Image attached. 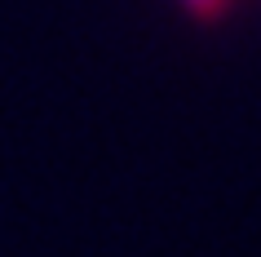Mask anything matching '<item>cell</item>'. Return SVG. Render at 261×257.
I'll return each instance as SVG.
<instances>
[{
    "mask_svg": "<svg viewBox=\"0 0 261 257\" xmlns=\"http://www.w3.org/2000/svg\"><path fill=\"white\" fill-rule=\"evenodd\" d=\"M186 5H191V9H195L199 18H213V14L221 9V0H186Z\"/></svg>",
    "mask_w": 261,
    "mask_h": 257,
    "instance_id": "obj_1",
    "label": "cell"
}]
</instances>
